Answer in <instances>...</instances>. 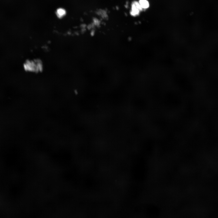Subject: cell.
<instances>
[{
  "instance_id": "3957f363",
  "label": "cell",
  "mask_w": 218,
  "mask_h": 218,
  "mask_svg": "<svg viewBox=\"0 0 218 218\" xmlns=\"http://www.w3.org/2000/svg\"><path fill=\"white\" fill-rule=\"evenodd\" d=\"M138 2L142 9H147L149 6V3L147 0H139Z\"/></svg>"
},
{
  "instance_id": "7a4b0ae2",
  "label": "cell",
  "mask_w": 218,
  "mask_h": 218,
  "mask_svg": "<svg viewBox=\"0 0 218 218\" xmlns=\"http://www.w3.org/2000/svg\"><path fill=\"white\" fill-rule=\"evenodd\" d=\"M142 10L141 8L139 2H134L132 4L131 9V14L134 16L137 15L140 11Z\"/></svg>"
},
{
  "instance_id": "277c9868",
  "label": "cell",
  "mask_w": 218,
  "mask_h": 218,
  "mask_svg": "<svg viewBox=\"0 0 218 218\" xmlns=\"http://www.w3.org/2000/svg\"><path fill=\"white\" fill-rule=\"evenodd\" d=\"M66 14L65 10L62 8H58L56 11V14L59 18H61L64 16Z\"/></svg>"
},
{
  "instance_id": "6da1fadb",
  "label": "cell",
  "mask_w": 218,
  "mask_h": 218,
  "mask_svg": "<svg viewBox=\"0 0 218 218\" xmlns=\"http://www.w3.org/2000/svg\"><path fill=\"white\" fill-rule=\"evenodd\" d=\"M25 66L27 70L32 71L39 70L41 68V64L38 61H29L27 62Z\"/></svg>"
}]
</instances>
